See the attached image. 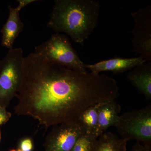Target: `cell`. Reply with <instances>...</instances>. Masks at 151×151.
<instances>
[{
  "label": "cell",
  "instance_id": "8",
  "mask_svg": "<svg viewBox=\"0 0 151 151\" xmlns=\"http://www.w3.org/2000/svg\"><path fill=\"white\" fill-rule=\"evenodd\" d=\"M147 62L141 57L132 58H121L116 57L102 60L93 64H86L88 71L96 73L104 71H112L115 74L124 73L127 70Z\"/></svg>",
  "mask_w": 151,
  "mask_h": 151
},
{
  "label": "cell",
  "instance_id": "16",
  "mask_svg": "<svg viewBox=\"0 0 151 151\" xmlns=\"http://www.w3.org/2000/svg\"><path fill=\"white\" fill-rule=\"evenodd\" d=\"M12 113L5 107L0 106V126L6 124L12 117Z\"/></svg>",
  "mask_w": 151,
  "mask_h": 151
},
{
  "label": "cell",
  "instance_id": "14",
  "mask_svg": "<svg viewBox=\"0 0 151 151\" xmlns=\"http://www.w3.org/2000/svg\"><path fill=\"white\" fill-rule=\"evenodd\" d=\"M97 138L94 135L84 134L78 138L70 151H89Z\"/></svg>",
  "mask_w": 151,
  "mask_h": 151
},
{
  "label": "cell",
  "instance_id": "17",
  "mask_svg": "<svg viewBox=\"0 0 151 151\" xmlns=\"http://www.w3.org/2000/svg\"><path fill=\"white\" fill-rule=\"evenodd\" d=\"M130 151H151V145H144L137 142Z\"/></svg>",
  "mask_w": 151,
  "mask_h": 151
},
{
  "label": "cell",
  "instance_id": "2",
  "mask_svg": "<svg viewBox=\"0 0 151 151\" xmlns=\"http://www.w3.org/2000/svg\"><path fill=\"white\" fill-rule=\"evenodd\" d=\"M100 10L95 0H55L47 27L83 44L96 28Z\"/></svg>",
  "mask_w": 151,
  "mask_h": 151
},
{
  "label": "cell",
  "instance_id": "4",
  "mask_svg": "<svg viewBox=\"0 0 151 151\" xmlns=\"http://www.w3.org/2000/svg\"><path fill=\"white\" fill-rule=\"evenodd\" d=\"M24 56L21 47L9 50L0 65V106L6 108L16 97L22 75Z\"/></svg>",
  "mask_w": 151,
  "mask_h": 151
},
{
  "label": "cell",
  "instance_id": "3",
  "mask_svg": "<svg viewBox=\"0 0 151 151\" xmlns=\"http://www.w3.org/2000/svg\"><path fill=\"white\" fill-rule=\"evenodd\" d=\"M34 52L50 62L77 72H88L86 64L79 58L67 35L55 33L35 47Z\"/></svg>",
  "mask_w": 151,
  "mask_h": 151
},
{
  "label": "cell",
  "instance_id": "11",
  "mask_svg": "<svg viewBox=\"0 0 151 151\" xmlns=\"http://www.w3.org/2000/svg\"><path fill=\"white\" fill-rule=\"evenodd\" d=\"M121 109V106L116 100L100 104L98 107V137L110 127L116 126Z\"/></svg>",
  "mask_w": 151,
  "mask_h": 151
},
{
  "label": "cell",
  "instance_id": "7",
  "mask_svg": "<svg viewBox=\"0 0 151 151\" xmlns=\"http://www.w3.org/2000/svg\"><path fill=\"white\" fill-rule=\"evenodd\" d=\"M84 134L85 130L77 120L54 126L44 144L45 151H70Z\"/></svg>",
  "mask_w": 151,
  "mask_h": 151
},
{
  "label": "cell",
  "instance_id": "6",
  "mask_svg": "<svg viewBox=\"0 0 151 151\" xmlns=\"http://www.w3.org/2000/svg\"><path fill=\"white\" fill-rule=\"evenodd\" d=\"M134 25L132 32L134 51L151 62V6L131 13Z\"/></svg>",
  "mask_w": 151,
  "mask_h": 151
},
{
  "label": "cell",
  "instance_id": "9",
  "mask_svg": "<svg viewBox=\"0 0 151 151\" xmlns=\"http://www.w3.org/2000/svg\"><path fill=\"white\" fill-rule=\"evenodd\" d=\"M8 10V17L1 31V44L2 46L10 50L14 48L15 41L22 31L24 24L20 17V12L16 8L9 6Z\"/></svg>",
  "mask_w": 151,
  "mask_h": 151
},
{
  "label": "cell",
  "instance_id": "18",
  "mask_svg": "<svg viewBox=\"0 0 151 151\" xmlns=\"http://www.w3.org/2000/svg\"><path fill=\"white\" fill-rule=\"evenodd\" d=\"M37 1V0H18L17 2H18V5L16 7V8L19 12L22 9L32 4V3L35 2Z\"/></svg>",
  "mask_w": 151,
  "mask_h": 151
},
{
  "label": "cell",
  "instance_id": "19",
  "mask_svg": "<svg viewBox=\"0 0 151 151\" xmlns=\"http://www.w3.org/2000/svg\"><path fill=\"white\" fill-rule=\"evenodd\" d=\"M9 151H22L19 149H11Z\"/></svg>",
  "mask_w": 151,
  "mask_h": 151
},
{
  "label": "cell",
  "instance_id": "20",
  "mask_svg": "<svg viewBox=\"0 0 151 151\" xmlns=\"http://www.w3.org/2000/svg\"><path fill=\"white\" fill-rule=\"evenodd\" d=\"M1 130L0 128V143H1Z\"/></svg>",
  "mask_w": 151,
  "mask_h": 151
},
{
  "label": "cell",
  "instance_id": "10",
  "mask_svg": "<svg viewBox=\"0 0 151 151\" xmlns=\"http://www.w3.org/2000/svg\"><path fill=\"white\" fill-rule=\"evenodd\" d=\"M127 79L146 99H151V62L136 66L128 73Z\"/></svg>",
  "mask_w": 151,
  "mask_h": 151
},
{
  "label": "cell",
  "instance_id": "5",
  "mask_svg": "<svg viewBox=\"0 0 151 151\" xmlns=\"http://www.w3.org/2000/svg\"><path fill=\"white\" fill-rule=\"evenodd\" d=\"M122 139L151 145V105L119 116L116 126Z\"/></svg>",
  "mask_w": 151,
  "mask_h": 151
},
{
  "label": "cell",
  "instance_id": "21",
  "mask_svg": "<svg viewBox=\"0 0 151 151\" xmlns=\"http://www.w3.org/2000/svg\"><path fill=\"white\" fill-rule=\"evenodd\" d=\"M1 58H0V65H1Z\"/></svg>",
  "mask_w": 151,
  "mask_h": 151
},
{
  "label": "cell",
  "instance_id": "1",
  "mask_svg": "<svg viewBox=\"0 0 151 151\" xmlns=\"http://www.w3.org/2000/svg\"><path fill=\"white\" fill-rule=\"evenodd\" d=\"M115 79L103 73L77 72L31 52L24 56L22 75L14 108L48 128L77 120L93 105L116 100Z\"/></svg>",
  "mask_w": 151,
  "mask_h": 151
},
{
  "label": "cell",
  "instance_id": "13",
  "mask_svg": "<svg viewBox=\"0 0 151 151\" xmlns=\"http://www.w3.org/2000/svg\"><path fill=\"white\" fill-rule=\"evenodd\" d=\"M100 104L91 106L81 113L77 119L86 134L97 136L98 124V107Z\"/></svg>",
  "mask_w": 151,
  "mask_h": 151
},
{
  "label": "cell",
  "instance_id": "15",
  "mask_svg": "<svg viewBox=\"0 0 151 151\" xmlns=\"http://www.w3.org/2000/svg\"><path fill=\"white\" fill-rule=\"evenodd\" d=\"M34 148L33 140L30 137L22 138L18 144V149L22 151H33Z\"/></svg>",
  "mask_w": 151,
  "mask_h": 151
},
{
  "label": "cell",
  "instance_id": "12",
  "mask_svg": "<svg viewBox=\"0 0 151 151\" xmlns=\"http://www.w3.org/2000/svg\"><path fill=\"white\" fill-rule=\"evenodd\" d=\"M127 141L111 132H105L97 138L89 151H127Z\"/></svg>",
  "mask_w": 151,
  "mask_h": 151
}]
</instances>
